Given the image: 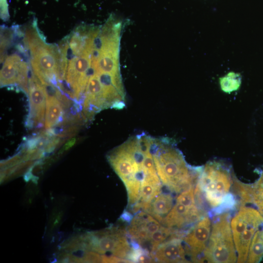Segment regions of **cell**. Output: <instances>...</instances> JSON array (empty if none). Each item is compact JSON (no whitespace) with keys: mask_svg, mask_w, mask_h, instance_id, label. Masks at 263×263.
I'll list each match as a JSON object with an SVG mask.
<instances>
[{"mask_svg":"<svg viewBox=\"0 0 263 263\" xmlns=\"http://www.w3.org/2000/svg\"><path fill=\"white\" fill-rule=\"evenodd\" d=\"M46 94L44 126L48 130L59 124L64 117V107L58 98L60 91L53 85L42 84Z\"/></svg>","mask_w":263,"mask_h":263,"instance_id":"4fadbf2b","label":"cell"},{"mask_svg":"<svg viewBox=\"0 0 263 263\" xmlns=\"http://www.w3.org/2000/svg\"><path fill=\"white\" fill-rule=\"evenodd\" d=\"M28 94L30 108L26 126L42 127L45 122L46 94L43 86L34 74L29 79Z\"/></svg>","mask_w":263,"mask_h":263,"instance_id":"9c48e42d","label":"cell"},{"mask_svg":"<svg viewBox=\"0 0 263 263\" xmlns=\"http://www.w3.org/2000/svg\"><path fill=\"white\" fill-rule=\"evenodd\" d=\"M25 47L29 50L33 74L43 84H51L57 88L59 61L58 48L47 43L40 33L36 21L27 28Z\"/></svg>","mask_w":263,"mask_h":263,"instance_id":"3957f363","label":"cell"},{"mask_svg":"<svg viewBox=\"0 0 263 263\" xmlns=\"http://www.w3.org/2000/svg\"><path fill=\"white\" fill-rule=\"evenodd\" d=\"M173 198L169 193L158 194L150 203L146 212L149 213L161 223L173 206Z\"/></svg>","mask_w":263,"mask_h":263,"instance_id":"9a60e30c","label":"cell"},{"mask_svg":"<svg viewBox=\"0 0 263 263\" xmlns=\"http://www.w3.org/2000/svg\"><path fill=\"white\" fill-rule=\"evenodd\" d=\"M0 17L4 21L9 19V15L6 0H0Z\"/></svg>","mask_w":263,"mask_h":263,"instance_id":"d6986e66","label":"cell"},{"mask_svg":"<svg viewBox=\"0 0 263 263\" xmlns=\"http://www.w3.org/2000/svg\"><path fill=\"white\" fill-rule=\"evenodd\" d=\"M202 210L197 206H188L179 202L175 204L165 217L162 223L169 228H182L198 221L203 217Z\"/></svg>","mask_w":263,"mask_h":263,"instance_id":"8fae6325","label":"cell"},{"mask_svg":"<svg viewBox=\"0 0 263 263\" xmlns=\"http://www.w3.org/2000/svg\"><path fill=\"white\" fill-rule=\"evenodd\" d=\"M29 69L26 62L17 53L7 56L0 70V86L18 85L28 92Z\"/></svg>","mask_w":263,"mask_h":263,"instance_id":"ba28073f","label":"cell"},{"mask_svg":"<svg viewBox=\"0 0 263 263\" xmlns=\"http://www.w3.org/2000/svg\"><path fill=\"white\" fill-rule=\"evenodd\" d=\"M232 184L229 170L220 163H207L199 178L196 188L202 191L209 205L218 207L226 202Z\"/></svg>","mask_w":263,"mask_h":263,"instance_id":"5b68a950","label":"cell"},{"mask_svg":"<svg viewBox=\"0 0 263 263\" xmlns=\"http://www.w3.org/2000/svg\"><path fill=\"white\" fill-rule=\"evenodd\" d=\"M161 226L157 219L148 212L142 211L132 217L127 228V233L140 246H147L151 234Z\"/></svg>","mask_w":263,"mask_h":263,"instance_id":"30bf717a","label":"cell"},{"mask_svg":"<svg viewBox=\"0 0 263 263\" xmlns=\"http://www.w3.org/2000/svg\"><path fill=\"white\" fill-rule=\"evenodd\" d=\"M150 150L162 184L176 193L194 185L197 175L186 163L182 153L166 138L151 137Z\"/></svg>","mask_w":263,"mask_h":263,"instance_id":"6da1fadb","label":"cell"},{"mask_svg":"<svg viewBox=\"0 0 263 263\" xmlns=\"http://www.w3.org/2000/svg\"><path fill=\"white\" fill-rule=\"evenodd\" d=\"M263 257V229L258 230L251 243L247 262L259 263Z\"/></svg>","mask_w":263,"mask_h":263,"instance_id":"2e32d148","label":"cell"},{"mask_svg":"<svg viewBox=\"0 0 263 263\" xmlns=\"http://www.w3.org/2000/svg\"><path fill=\"white\" fill-rule=\"evenodd\" d=\"M144 156V150L137 135L131 137L108 155L109 162L126 188L128 206L132 208L139 197Z\"/></svg>","mask_w":263,"mask_h":263,"instance_id":"7a4b0ae2","label":"cell"},{"mask_svg":"<svg viewBox=\"0 0 263 263\" xmlns=\"http://www.w3.org/2000/svg\"><path fill=\"white\" fill-rule=\"evenodd\" d=\"M154 261L159 263H186V252L181 240L172 237L161 244L151 253Z\"/></svg>","mask_w":263,"mask_h":263,"instance_id":"5bb4252c","label":"cell"},{"mask_svg":"<svg viewBox=\"0 0 263 263\" xmlns=\"http://www.w3.org/2000/svg\"><path fill=\"white\" fill-rule=\"evenodd\" d=\"M139 197L132 208L133 212L140 209L146 211L154 198L161 192L162 183L157 172L143 171Z\"/></svg>","mask_w":263,"mask_h":263,"instance_id":"7c38bea8","label":"cell"},{"mask_svg":"<svg viewBox=\"0 0 263 263\" xmlns=\"http://www.w3.org/2000/svg\"><path fill=\"white\" fill-rule=\"evenodd\" d=\"M212 222L207 216H203L183 237L185 249L192 261H201L208 244Z\"/></svg>","mask_w":263,"mask_h":263,"instance_id":"52a82bcc","label":"cell"},{"mask_svg":"<svg viewBox=\"0 0 263 263\" xmlns=\"http://www.w3.org/2000/svg\"><path fill=\"white\" fill-rule=\"evenodd\" d=\"M76 142V139L73 138L69 140L63 146L62 151H65L72 147Z\"/></svg>","mask_w":263,"mask_h":263,"instance_id":"ffe728a7","label":"cell"},{"mask_svg":"<svg viewBox=\"0 0 263 263\" xmlns=\"http://www.w3.org/2000/svg\"><path fill=\"white\" fill-rule=\"evenodd\" d=\"M241 83L240 75L234 73H229L224 77L221 78L220 83L222 90L225 93H231L237 90Z\"/></svg>","mask_w":263,"mask_h":263,"instance_id":"ac0fdd59","label":"cell"},{"mask_svg":"<svg viewBox=\"0 0 263 263\" xmlns=\"http://www.w3.org/2000/svg\"><path fill=\"white\" fill-rule=\"evenodd\" d=\"M227 212L213 217L208 244L201 261L214 263H233L237 260V253Z\"/></svg>","mask_w":263,"mask_h":263,"instance_id":"277c9868","label":"cell"},{"mask_svg":"<svg viewBox=\"0 0 263 263\" xmlns=\"http://www.w3.org/2000/svg\"><path fill=\"white\" fill-rule=\"evenodd\" d=\"M174 229L166 226H161L159 229L150 236L147 246L150 253L153 252L162 243L166 241L169 237H176Z\"/></svg>","mask_w":263,"mask_h":263,"instance_id":"e0dca14e","label":"cell"},{"mask_svg":"<svg viewBox=\"0 0 263 263\" xmlns=\"http://www.w3.org/2000/svg\"><path fill=\"white\" fill-rule=\"evenodd\" d=\"M126 233L124 229L113 228L93 236L90 243L93 248L100 253L110 252L114 256L130 260L135 246L131 245Z\"/></svg>","mask_w":263,"mask_h":263,"instance_id":"8992f818","label":"cell"}]
</instances>
